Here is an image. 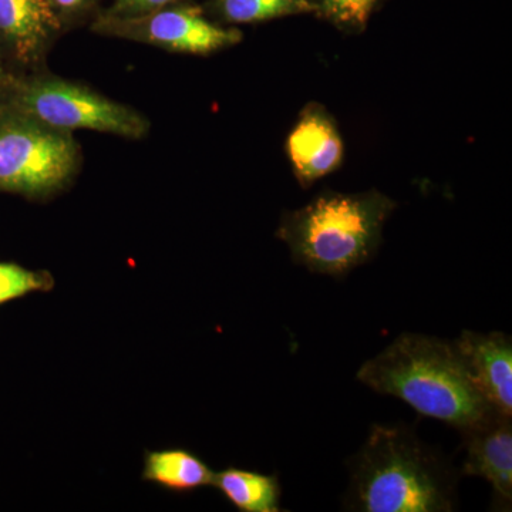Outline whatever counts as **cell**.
I'll use <instances>...</instances> for the list:
<instances>
[{
  "label": "cell",
  "mask_w": 512,
  "mask_h": 512,
  "mask_svg": "<svg viewBox=\"0 0 512 512\" xmlns=\"http://www.w3.org/2000/svg\"><path fill=\"white\" fill-rule=\"evenodd\" d=\"M346 466L345 511L457 510L461 471L440 450L424 443L410 424H373Z\"/></svg>",
  "instance_id": "obj_1"
},
{
  "label": "cell",
  "mask_w": 512,
  "mask_h": 512,
  "mask_svg": "<svg viewBox=\"0 0 512 512\" xmlns=\"http://www.w3.org/2000/svg\"><path fill=\"white\" fill-rule=\"evenodd\" d=\"M356 379L373 392L409 404L424 417L458 431L493 416L478 392L454 340L402 333L357 370Z\"/></svg>",
  "instance_id": "obj_2"
},
{
  "label": "cell",
  "mask_w": 512,
  "mask_h": 512,
  "mask_svg": "<svg viewBox=\"0 0 512 512\" xmlns=\"http://www.w3.org/2000/svg\"><path fill=\"white\" fill-rule=\"evenodd\" d=\"M396 202L377 190L323 191L305 207L285 212L276 237L293 261L313 274L345 278L375 258Z\"/></svg>",
  "instance_id": "obj_3"
},
{
  "label": "cell",
  "mask_w": 512,
  "mask_h": 512,
  "mask_svg": "<svg viewBox=\"0 0 512 512\" xmlns=\"http://www.w3.org/2000/svg\"><path fill=\"white\" fill-rule=\"evenodd\" d=\"M0 101L64 133L87 130L143 140L151 130L141 111L49 69L10 77Z\"/></svg>",
  "instance_id": "obj_4"
},
{
  "label": "cell",
  "mask_w": 512,
  "mask_h": 512,
  "mask_svg": "<svg viewBox=\"0 0 512 512\" xmlns=\"http://www.w3.org/2000/svg\"><path fill=\"white\" fill-rule=\"evenodd\" d=\"M83 150L72 133L47 127L0 101V192L46 202L76 183Z\"/></svg>",
  "instance_id": "obj_5"
},
{
  "label": "cell",
  "mask_w": 512,
  "mask_h": 512,
  "mask_svg": "<svg viewBox=\"0 0 512 512\" xmlns=\"http://www.w3.org/2000/svg\"><path fill=\"white\" fill-rule=\"evenodd\" d=\"M96 35L157 47L180 55L210 56L241 43V30L208 18L191 0L137 18L99 15L90 25Z\"/></svg>",
  "instance_id": "obj_6"
},
{
  "label": "cell",
  "mask_w": 512,
  "mask_h": 512,
  "mask_svg": "<svg viewBox=\"0 0 512 512\" xmlns=\"http://www.w3.org/2000/svg\"><path fill=\"white\" fill-rule=\"evenodd\" d=\"M64 35L47 0H0V55L12 76L49 69V55Z\"/></svg>",
  "instance_id": "obj_7"
},
{
  "label": "cell",
  "mask_w": 512,
  "mask_h": 512,
  "mask_svg": "<svg viewBox=\"0 0 512 512\" xmlns=\"http://www.w3.org/2000/svg\"><path fill=\"white\" fill-rule=\"evenodd\" d=\"M286 156L303 188L335 173L343 161L345 146L338 124L325 107L308 104L286 138Z\"/></svg>",
  "instance_id": "obj_8"
},
{
  "label": "cell",
  "mask_w": 512,
  "mask_h": 512,
  "mask_svg": "<svg viewBox=\"0 0 512 512\" xmlns=\"http://www.w3.org/2000/svg\"><path fill=\"white\" fill-rule=\"evenodd\" d=\"M460 434L466 450L461 476L484 478L493 488V510L511 511L512 417L494 413Z\"/></svg>",
  "instance_id": "obj_9"
},
{
  "label": "cell",
  "mask_w": 512,
  "mask_h": 512,
  "mask_svg": "<svg viewBox=\"0 0 512 512\" xmlns=\"http://www.w3.org/2000/svg\"><path fill=\"white\" fill-rule=\"evenodd\" d=\"M454 345L481 396L495 412L512 417L511 335L463 330Z\"/></svg>",
  "instance_id": "obj_10"
},
{
  "label": "cell",
  "mask_w": 512,
  "mask_h": 512,
  "mask_svg": "<svg viewBox=\"0 0 512 512\" xmlns=\"http://www.w3.org/2000/svg\"><path fill=\"white\" fill-rule=\"evenodd\" d=\"M215 471L187 448L147 450L141 480L175 494H188L212 487Z\"/></svg>",
  "instance_id": "obj_11"
},
{
  "label": "cell",
  "mask_w": 512,
  "mask_h": 512,
  "mask_svg": "<svg viewBox=\"0 0 512 512\" xmlns=\"http://www.w3.org/2000/svg\"><path fill=\"white\" fill-rule=\"evenodd\" d=\"M212 487L241 512H281L282 485L278 474L245 468L215 471Z\"/></svg>",
  "instance_id": "obj_12"
},
{
  "label": "cell",
  "mask_w": 512,
  "mask_h": 512,
  "mask_svg": "<svg viewBox=\"0 0 512 512\" xmlns=\"http://www.w3.org/2000/svg\"><path fill=\"white\" fill-rule=\"evenodd\" d=\"M205 15L222 26L254 25L296 15H316L311 0H208Z\"/></svg>",
  "instance_id": "obj_13"
},
{
  "label": "cell",
  "mask_w": 512,
  "mask_h": 512,
  "mask_svg": "<svg viewBox=\"0 0 512 512\" xmlns=\"http://www.w3.org/2000/svg\"><path fill=\"white\" fill-rule=\"evenodd\" d=\"M55 276L46 269H29L15 262H0V305L25 298L30 293L50 292Z\"/></svg>",
  "instance_id": "obj_14"
},
{
  "label": "cell",
  "mask_w": 512,
  "mask_h": 512,
  "mask_svg": "<svg viewBox=\"0 0 512 512\" xmlns=\"http://www.w3.org/2000/svg\"><path fill=\"white\" fill-rule=\"evenodd\" d=\"M316 15L329 20L336 28L345 32L359 33L366 28L367 22L380 0H311Z\"/></svg>",
  "instance_id": "obj_15"
},
{
  "label": "cell",
  "mask_w": 512,
  "mask_h": 512,
  "mask_svg": "<svg viewBox=\"0 0 512 512\" xmlns=\"http://www.w3.org/2000/svg\"><path fill=\"white\" fill-rule=\"evenodd\" d=\"M64 33L90 26L103 10V0H47Z\"/></svg>",
  "instance_id": "obj_16"
},
{
  "label": "cell",
  "mask_w": 512,
  "mask_h": 512,
  "mask_svg": "<svg viewBox=\"0 0 512 512\" xmlns=\"http://www.w3.org/2000/svg\"><path fill=\"white\" fill-rule=\"evenodd\" d=\"M181 2L185 0H114L109 8L101 10L100 15L109 18H137Z\"/></svg>",
  "instance_id": "obj_17"
},
{
  "label": "cell",
  "mask_w": 512,
  "mask_h": 512,
  "mask_svg": "<svg viewBox=\"0 0 512 512\" xmlns=\"http://www.w3.org/2000/svg\"><path fill=\"white\" fill-rule=\"evenodd\" d=\"M10 77H12V74H10L8 67H6L2 55H0V92H2L3 87L8 83Z\"/></svg>",
  "instance_id": "obj_18"
}]
</instances>
